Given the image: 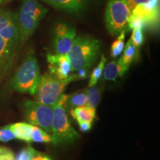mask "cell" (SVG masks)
<instances>
[{
  "label": "cell",
  "instance_id": "obj_8",
  "mask_svg": "<svg viewBox=\"0 0 160 160\" xmlns=\"http://www.w3.org/2000/svg\"><path fill=\"white\" fill-rule=\"evenodd\" d=\"M0 37L9 45L17 48L19 42L17 13L8 9H0Z\"/></svg>",
  "mask_w": 160,
  "mask_h": 160
},
{
  "label": "cell",
  "instance_id": "obj_17",
  "mask_svg": "<svg viewBox=\"0 0 160 160\" xmlns=\"http://www.w3.org/2000/svg\"><path fill=\"white\" fill-rule=\"evenodd\" d=\"M87 102L88 99L86 91H79L71 95H67L66 107L68 111V108L73 109L75 108L87 105Z\"/></svg>",
  "mask_w": 160,
  "mask_h": 160
},
{
  "label": "cell",
  "instance_id": "obj_4",
  "mask_svg": "<svg viewBox=\"0 0 160 160\" xmlns=\"http://www.w3.org/2000/svg\"><path fill=\"white\" fill-rule=\"evenodd\" d=\"M40 77L41 75L37 58L33 54H30L17 69L11 80V88L21 93H28L34 96Z\"/></svg>",
  "mask_w": 160,
  "mask_h": 160
},
{
  "label": "cell",
  "instance_id": "obj_6",
  "mask_svg": "<svg viewBox=\"0 0 160 160\" xmlns=\"http://www.w3.org/2000/svg\"><path fill=\"white\" fill-rule=\"evenodd\" d=\"M131 13L125 0H109L105 14V25L109 33L117 36L125 30Z\"/></svg>",
  "mask_w": 160,
  "mask_h": 160
},
{
  "label": "cell",
  "instance_id": "obj_5",
  "mask_svg": "<svg viewBox=\"0 0 160 160\" xmlns=\"http://www.w3.org/2000/svg\"><path fill=\"white\" fill-rule=\"evenodd\" d=\"M73 80V75L66 79H59L48 72L40 77L34 94L36 101L46 105H53L62 94L66 86Z\"/></svg>",
  "mask_w": 160,
  "mask_h": 160
},
{
  "label": "cell",
  "instance_id": "obj_1",
  "mask_svg": "<svg viewBox=\"0 0 160 160\" xmlns=\"http://www.w3.org/2000/svg\"><path fill=\"white\" fill-rule=\"evenodd\" d=\"M66 99L67 95L62 93L53 105L51 137L52 143L56 145L73 143L80 137L69 120Z\"/></svg>",
  "mask_w": 160,
  "mask_h": 160
},
{
  "label": "cell",
  "instance_id": "obj_26",
  "mask_svg": "<svg viewBox=\"0 0 160 160\" xmlns=\"http://www.w3.org/2000/svg\"><path fill=\"white\" fill-rule=\"evenodd\" d=\"M131 42H133L136 47L139 48L145 42V37H144L143 32L140 30H133L131 39Z\"/></svg>",
  "mask_w": 160,
  "mask_h": 160
},
{
  "label": "cell",
  "instance_id": "obj_7",
  "mask_svg": "<svg viewBox=\"0 0 160 160\" xmlns=\"http://www.w3.org/2000/svg\"><path fill=\"white\" fill-rule=\"evenodd\" d=\"M23 111L29 124L37 126L51 136L53 105H46L37 101L27 100L23 105Z\"/></svg>",
  "mask_w": 160,
  "mask_h": 160
},
{
  "label": "cell",
  "instance_id": "obj_3",
  "mask_svg": "<svg viewBox=\"0 0 160 160\" xmlns=\"http://www.w3.org/2000/svg\"><path fill=\"white\" fill-rule=\"evenodd\" d=\"M48 12V9L37 0H23L17 14L19 41L25 42L34 33Z\"/></svg>",
  "mask_w": 160,
  "mask_h": 160
},
{
  "label": "cell",
  "instance_id": "obj_22",
  "mask_svg": "<svg viewBox=\"0 0 160 160\" xmlns=\"http://www.w3.org/2000/svg\"><path fill=\"white\" fill-rule=\"evenodd\" d=\"M125 30H123L111 45V54L113 58H117L123 51L125 47Z\"/></svg>",
  "mask_w": 160,
  "mask_h": 160
},
{
  "label": "cell",
  "instance_id": "obj_35",
  "mask_svg": "<svg viewBox=\"0 0 160 160\" xmlns=\"http://www.w3.org/2000/svg\"><path fill=\"white\" fill-rule=\"evenodd\" d=\"M8 1H9V0H0V4L5 2H8Z\"/></svg>",
  "mask_w": 160,
  "mask_h": 160
},
{
  "label": "cell",
  "instance_id": "obj_33",
  "mask_svg": "<svg viewBox=\"0 0 160 160\" xmlns=\"http://www.w3.org/2000/svg\"><path fill=\"white\" fill-rule=\"evenodd\" d=\"M44 157H45V154H44V153H39L33 160H42Z\"/></svg>",
  "mask_w": 160,
  "mask_h": 160
},
{
  "label": "cell",
  "instance_id": "obj_13",
  "mask_svg": "<svg viewBox=\"0 0 160 160\" xmlns=\"http://www.w3.org/2000/svg\"><path fill=\"white\" fill-rule=\"evenodd\" d=\"M132 14H134L142 17L145 20L147 27H153L159 24V7L154 8H147L144 4H140L136 6L133 11Z\"/></svg>",
  "mask_w": 160,
  "mask_h": 160
},
{
  "label": "cell",
  "instance_id": "obj_30",
  "mask_svg": "<svg viewBox=\"0 0 160 160\" xmlns=\"http://www.w3.org/2000/svg\"><path fill=\"white\" fill-rule=\"evenodd\" d=\"M77 123L79 126L80 130L82 132L88 131L92 128V122H79Z\"/></svg>",
  "mask_w": 160,
  "mask_h": 160
},
{
  "label": "cell",
  "instance_id": "obj_10",
  "mask_svg": "<svg viewBox=\"0 0 160 160\" xmlns=\"http://www.w3.org/2000/svg\"><path fill=\"white\" fill-rule=\"evenodd\" d=\"M15 57L16 48L9 45L0 37V82L11 71Z\"/></svg>",
  "mask_w": 160,
  "mask_h": 160
},
{
  "label": "cell",
  "instance_id": "obj_28",
  "mask_svg": "<svg viewBox=\"0 0 160 160\" xmlns=\"http://www.w3.org/2000/svg\"><path fill=\"white\" fill-rule=\"evenodd\" d=\"M88 69L82 68L78 70V71H76V73L73 74V79L77 80L86 79L88 77Z\"/></svg>",
  "mask_w": 160,
  "mask_h": 160
},
{
  "label": "cell",
  "instance_id": "obj_23",
  "mask_svg": "<svg viewBox=\"0 0 160 160\" xmlns=\"http://www.w3.org/2000/svg\"><path fill=\"white\" fill-rule=\"evenodd\" d=\"M128 24L129 30H140L142 31L147 28L145 20L142 18L132 13L130 16Z\"/></svg>",
  "mask_w": 160,
  "mask_h": 160
},
{
  "label": "cell",
  "instance_id": "obj_20",
  "mask_svg": "<svg viewBox=\"0 0 160 160\" xmlns=\"http://www.w3.org/2000/svg\"><path fill=\"white\" fill-rule=\"evenodd\" d=\"M31 141L39 143H51L52 142L51 136L37 126L32 125Z\"/></svg>",
  "mask_w": 160,
  "mask_h": 160
},
{
  "label": "cell",
  "instance_id": "obj_14",
  "mask_svg": "<svg viewBox=\"0 0 160 160\" xmlns=\"http://www.w3.org/2000/svg\"><path fill=\"white\" fill-rule=\"evenodd\" d=\"M55 8L67 11H77L82 8L85 0H42Z\"/></svg>",
  "mask_w": 160,
  "mask_h": 160
},
{
  "label": "cell",
  "instance_id": "obj_12",
  "mask_svg": "<svg viewBox=\"0 0 160 160\" xmlns=\"http://www.w3.org/2000/svg\"><path fill=\"white\" fill-rule=\"evenodd\" d=\"M77 33L74 28H70L68 31L63 36L55 37L53 40V49L56 54L67 55L74 41Z\"/></svg>",
  "mask_w": 160,
  "mask_h": 160
},
{
  "label": "cell",
  "instance_id": "obj_15",
  "mask_svg": "<svg viewBox=\"0 0 160 160\" xmlns=\"http://www.w3.org/2000/svg\"><path fill=\"white\" fill-rule=\"evenodd\" d=\"M70 112L72 117L77 120V122H93L96 118V108H93L88 105L71 109Z\"/></svg>",
  "mask_w": 160,
  "mask_h": 160
},
{
  "label": "cell",
  "instance_id": "obj_21",
  "mask_svg": "<svg viewBox=\"0 0 160 160\" xmlns=\"http://www.w3.org/2000/svg\"><path fill=\"white\" fill-rule=\"evenodd\" d=\"M106 61H107V59H106L105 57L104 56V54H102L101 59H100L99 64H98L97 67L93 70V71H92L91 74V77H90V80L88 82L89 88L93 87V86H95L97 85L98 81H99L100 78L102 77Z\"/></svg>",
  "mask_w": 160,
  "mask_h": 160
},
{
  "label": "cell",
  "instance_id": "obj_11",
  "mask_svg": "<svg viewBox=\"0 0 160 160\" xmlns=\"http://www.w3.org/2000/svg\"><path fill=\"white\" fill-rule=\"evenodd\" d=\"M130 66L124 64L122 60H113L105 65L103 78L108 81H116L118 78L122 77L128 71Z\"/></svg>",
  "mask_w": 160,
  "mask_h": 160
},
{
  "label": "cell",
  "instance_id": "obj_2",
  "mask_svg": "<svg viewBox=\"0 0 160 160\" xmlns=\"http://www.w3.org/2000/svg\"><path fill=\"white\" fill-rule=\"evenodd\" d=\"M100 52L98 39L89 37L75 38L71 48L68 53L72 72L82 68L89 69L96 61Z\"/></svg>",
  "mask_w": 160,
  "mask_h": 160
},
{
  "label": "cell",
  "instance_id": "obj_24",
  "mask_svg": "<svg viewBox=\"0 0 160 160\" xmlns=\"http://www.w3.org/2000/svg\"><path fill=\"white\" fill-rule=\"evenodd\" d=\"M39 153V152L33 149L31 146H28L21 150L13 160H33Z\"/></svg>",
  "mask_w": 160,
  "mask_h": 160
},
{
  "label": "cell",
  "instance_id": "obj_34",
  "mask_svg": "<svg viewBox=\"0 0 160 160\" xmlns=\"http://www.w3.org/2000/svg\"><path fill=\"white\" fill-rule=\"evenodd\" d=\"M42 160H52V159H50L49 157H45H45H44V158L42 159Z\"/></svg>",
  "mask_w": 160,
  "mask_h": 160
},
{
  "label": "cell",
  "instance_id": "obj_31",
  "mask_svg": "<svg viewBox=\"0 0 160 160\" xmlns=\"http://www.w3.org/2000/svg\"><path fill=\"white\" fill-rule=\"evenodd\" d=\"M14 159V157H13V153L12 152H9V153H6L0 157V160H13Z\"/></svg>",
  "mask_w": 160,
  "mask_h": 160
},
{
  "label": "cell",
  "instance_id": "obj_29",
  "mask_svg": "<svg viewBox=\"0 0 160 160\" xmlns=\"http://www.w3.org/2000/svg\"><path fill=\"white\" fill-rule=\"evenodd\" d=\"M149 0H125V2H127L128 5L131 11H133V9L137 5H140V4L146 3Z\"/></svg>",
  "mask_w": 160,
  "mask_h": 160
},
{
  "label": "cell",
  "instance_id": "obj_25",
  "mask_svg": "<svg viewBox=\"0 0 160 160\" xmlns=\"http://www.w3.org/2000/svg\"><path fill=\"white\" fill-rule=\"evenodd\" d=\"M16 139L15 135L10 128L9 125L4 126L0 128V142H8L11 140Z\"/></svg>",
  "mask_w": 160,
  "mask_h": 160
},
{
  "label": "cell",
  "instance_id": "obj_27",
  "mask_svg": "<svg viewBox=\"0 0 160 160\" xmlns=\"http://www.w3.org/2000/svg\"><path fill=\"white\" fill-rule=\"evenodd\" d=\"M70 29V27L66 23H59L58 24L55 28V37H59L61 36H63L65 34L68 30Z\"/></svg>",
  "mask_w": 160,
  "mask_h": 160
},
{
  "label": "cell",
  "instance_id": "obj_32",
  "mask_svg": "<svg viewBox=\"0 0 160 160\" xmlns=\"http://www.w3.org/2000/svg\"><path fill=\"white\" fill-rule=\"evenodd\" d=\"M9 152H11V151H10L9 149L6 148L0 147V157H2V156L4 154H6V153H9Z\"/></svg>",
  "mask_w": 160,
  "mask_h": 160
},
{
  "label": "cell",
  "instance_id": "obj_16",
  "mask_svg": "<svg viewBox=\"0 0 160 160\" xmlns=\"http://www.w3.org/2000/svg\"><path fill=\"white\" fill-rule=\"evenodd\" d=\"M9 127L17 139L31 142L32 125L25 122H17L9 125Z\"/></svg>",
  "mask_w": 160,
  "mask_h": 160
},
{
  "label": "cell",
  "instance_id": "obj_19",
  "mask_svg": "<svg viewBox=\"0 0 160 160\" xmlns=\"http://www.w3.org/2000/svg\"><path fill=\"white\" fill-rule=\"evenodd\" d=\"M86 94L88 99L87 105L93 108H96L101 101L102 89L99 87L93 86L86 91Z\"/></svg>",
  "mask_w": 160,
  "mask_h": 160
},
{
  "label": "cell",
  "instance_id": "obj_18",
  "mask_svg": "<svg viewBox=\"0 0 160 160\" xmlns=\"http://www.w3.org/2000/svg\"><path fill=\"white\" fill-rule=\"evenodd\" d=\"M124 52L120 59L126 65H131L136 59L139 57V48L136 47L131 39L128 41L125 47H124Z\"/></svg>",
  "mask_w": 160,
  "mask_h": 160
},
{
  "label": "cell",
  "instance_id": "obj_9",
  "mask_svg": "<svg viewBox=\"0 0 160 160\" xmlns=\"http://www.w3.org/2000/svg\"><path fill=\"white\" fill-rule=\"evenodd\" d=\"M49 73L59 79H66L71 76V68L68 55L48 54Z\"/></svg>",
  "mask_w": 160,
  "mask_h": 160
}]
</instances>
